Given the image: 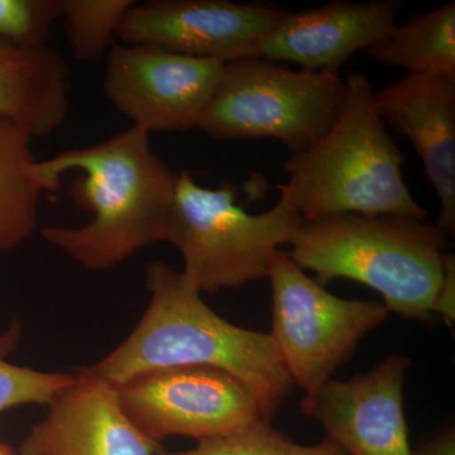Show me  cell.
Listing matches in <instances>:
<instances>
[{
    "label": "cell",
    "instance_id": "cell-1",
    "mask_svg": "<svg viewBox=\"0 0 455 455\" xmlns=\"http://www.w3.org/2000/svg\"><path fill=\"white\" fill-rule=\"evenodd\" d=\"M80 171L74 199L92 214L83 227H46L44 241L90 271H106L140 248L164 242L179 173L152 151L148 132L132 127L99 145L32 161L42 191L57 193L61 176Z\"/></svg>",
    "mask_w": 455,
    "mask_h": 455
},
{
    "label": "cell",
    "instance_id": "cell-2",
    "mask_svg": "<svg viewBox=\"0 0 455 455\" xmlns=\"http://www.w3.org/2000/svg\"><path fill=\"white\" fill-rule=\"evenodd\" d=\"M151 301L130 337L85 372L116 386L163 368L202 366L235 376L274 418L293 388L269 333L227 322L204 302L202 292L164 260L149 263Z\"/></svg>",
    "mask_w": 455,
    "mask_h": 455
},
{
    "label": "cell",
    "instance_id": "cell-3",
    "mask_svg": "<svg viewBox=\"0 0 455 455\" xmlns=\"http://www.w3.org/2000/svg\"><path fill=\"white\" fill-rule=\"evenodd\" d=\"M339 118L317 145L290 155L281 202L302 220L333 214L405 215L427 220L403 176L405 156L377 112L372 83L361 71L344 77Z\"/></svg>",
    "mask_w": 455,
    "mask_h": 455
},
{
    "label": "cell",
    "instance_id": "cell-4",
    "mask_svg": "<svg viewBox=\"0 0 455 455\" xmlns=\"http://www.w3.org/2000/svg\"><path fill=\"white\" fill-rule=\"evenodd\" d=\"M293 262L325 286L337 278L366 284L392 313L434 322L448 236L436 224L405 215L333 214L304 220Z\"/></svg>",
    "mask_w": 455,
    "mask_h": 455
},
{
    "label": "cell",
    "instance_id": "cell-5",
    "mask_svg": "<svg viewBox=\"0 0 455 455\" xmlns=\"http://www.w3.org/2000/svg\"><path fill=\"white\" fill-rule=\"evenodd\" d=\"M304 220L278 200L250 214L236 204L232 185L202 187L179 173L166 238L184 259L182 274L200 292L241 289L267 277L281 245L291 244Z\"/></svg>",
    "mask_w": 455,
    "mask_h": 455
},
{
    "label": "cell",
    "instance_id": "cell-6",
    "mask_svg": "<svg viewBox=\"0 0 455 455\" xmlns=\"http://www.w3.org/2000/svg\"><path fill=\"white\" fill-rule=\"evenodd\" d=\"M346 97L340 74L291 70L259 57L224 66L223 76L199 123L220 140H277L301 154L334 127Z\"/></svg>",
    "mask_w": 455,
    "mask_h": 455
},
{
    "label": "cell",
    "instance_id": "cell-7",
    "mask_svg": "<svg viewBox=\"0 0 455 455\" xmlns=\"http://www.w3.org/2000/svg\"><path fill=\"white\" fill-rule=\"evenodd\" d=\"M272 340L293 385L309 394L355 355L359 341L387 319L379 301L338 298L278 250L267 275Z\"/></svg>",
    "mask_w": 455,
    "mask_h": 455
},
{
    "label": "cell",
    "instance_id": "cell-8",
    "mask_svg": "<svg viewBox=\"0 0 455 455\" xmlns=\"http://www.w3.org/2000/svg\"><path fill=\"white\" fill-rule=\"evenodd\" d=\"M114 387L124 414L157 444L170 436L211 442L274 419L245 383L217 368H163Z\"/></svg>",
    "mask_w": 455,
    "mask_h": 455
},
{
    "label": "cell",
    "instance_id": "cell-9",
    "mask_svg": "<svg viewBox=\"0 0 455 455\" xmlns=\"http://www.w3.org/2000/svg\"><path fill=\"white\" fill-rule=\"evenodd\" d=\"M106 59L108 100L148 133L199 127L226 66L149 44H114Z\"/></svg>",
    "mask_w": 455,
    "mask_h": 455
},
{
    "label": "cell",
    "instance_id": "cell-10",
    "mask_svg": "<svg viewBox=\"0 0 455 455\" xmlns=\"http://www.w3.org/2000/svg\"><path fill=\"white\" fill-rule=\"evenodd\" d=\"M289 12L230 0H151L132 5L118 37L227 65L256 57L260 40Z\"/></svg>",
    "mask_w": 455,
    "mask_h": 455
},
{
    "label": "cell",
    "instance_id": "cell-11",
    "mask_svg": "<svg viewBox=\"0 0 455 455\" xmlns=\"http://www.w3.org/2000/svg\"><path fill=\"white\" fill-rule=\"evenodd\" d=\"M410 366L406 355H390L348 381L329 379L305 395L301 414L349 455H411L403 400Z\"/></svg>",
    "mask_w": 455,
    "mask_h": 455
},
{
    "label": "cell",
    "instance_id": "cell-12",
    "mask_svg": "<svg viewBox=\"0 0 455 455\" xmlns=\"http://www.w3.org/2000/svg\"><path fill=\"white\" fill-rule=\"evenodd\" d=\"M403 7L400 0H335L300 13L289 12L260 40L256 57L339 74L347 60L396 27Z\"/></svg>",
    "mask_w": 455,
    "mask_h": 455
},
{
    "label": "cell",
    "instance_id": "cell-13",
    "mask_svg": "<svg viewBox=\"0 0 455 455\" xmlns=\"http://www.w3.org/2000/svg\"><path fill=\"white\" fill-rule=\"evenodd\" d=\"M33 425L20 455H157L163 445L147 438L119 405L116 387L82 370L53 397Z\"/></svg>",
    "mask_w": 455,
    "mask_h": 455
},
{
    "label": "cell",
    "instance_id": "cell-14",
    "mask_svg": "<svg viewBox=\"0 0 455 455\" xmlns=\"http://www.w3.org/2000/svg\"><path fill=\"white\" fill-rule=\"evenodd\" d=\"M386 127L405 137L424 164L439 200L436 226L455 235V80L406 75L374 92Z\"/></svg>",
    "mask_w": 455,
    "mask_h": 455
},
{
    "label": "cell",
    "instance_id": "cell-15",
    "mask_svg": "<svg viewBox=\"0 0 455 455\" xmlns=\"http://www.w3.org/2000/svg\"><path fill=\"white\" fill-rule=\"evenodd\" d=\"M68 64L55 50L0 40V118L20 123L33 139L49 136L68 118Z\"/></svg>",
    "mask_w": 455,
    "mask_h": 455
},
{
    "label": "cell",
    "instance_id": "cell-16",
    "mask_svg": "<svg viewBox=\"0 0 455 455\" xmlns=\"http://www.w3.org/2000/svg\"><path fill=\"white\" fill-rule=\"evenodd\" d=\"M368 59L407 75L455 80V2L415 14L366 50Z\"/></svg>",
    "mask_w": 455,
    "mask_h": 455
},
{
    "label": "cell",
    "instance_id": "cell-17",
    "mask_svg": "<svg viewBox=\"0 0 455 455\" xmlns=\"http://www.w3.org/2000/svg\"><path fill=\"white\" fill-rule=\"evenodd\" d=\"M32 140L20 123L0 118V252L23 243L37 226L42 190L28 173Z\"/></svg>",
    "mask_w": 455,
    "mask_h": 455
},
{
    "label": "cell",
    "instance_id": "cell-18",
    "mask_svg": "<svg viewBox=\"0 0 455 455\" xmlns=\"http://www.w3.org/2000/svg\"><path fill=\"white\" fill-rule=\"evenodd\" d=\"M132 5L133 0H62L66 38L75 57L86 62L107 57Z\"/></svg>",
    "mask_w": 455,
    "mask_h": 455
},
{
    "label": "cell",
    "instance_id": "cell-19",
    "mask_svg": "<svg viewBox=\"0 0 455 455\" xmlns=\"http://www.w3.org/2000/svg\"><path fill=\"white\" fill-rule=\"evenodd\" d=\"M18 338L17 325L0 337V414L17 406L49 405L56 395L76 379V372H40L5 362Z\"/></svg>",
    "mask_w": 455,
    "mask_h": 455
},
{
    "label": "cell",
    "instance_id": "cell-20",
    "mask_svg": "<svg viewBox=\"0 0 455 455\" xmlns=\"http://www.w3.org/2000/svg\"><path fill=\"white\" fill-rule=\"evenodd\" d=\"M157 455H349L331 439L316 445H301L271 424H260L224 438L199 443L190 451H161Z\"/></svg>",
    "mask_w": 455,
    "mask_h": 455
},
{
    "label": "cell",
    "instance_id": "cell-21",
    "mask_svg": "<svg viewBox=\"0 0 455 455\" xmlns=\"http://www.w3.org/2000/svg\"><path fill=\"white\" fill-rule=\"evenodd\" d=\"M61 17L62 0H0V40L20 49H44Z\"/></svg>",
    "mask_w": 455,
    "mask_h": 455
},
{
    "label": "cell",
    "instance_id": "cell-22",
    "mask_svg": "<svg viewBox=\"0 0 455 455\" xmlns=\"http://www.w3.org/2000/svg\"><path fill=\"white\" fill-rule=\"evenodd\" d=\"M433 313L439 314L445 320L449 328L455 323V257L447 253L444 260V272L440 283L438 293L433 305Z\"/></svg>",
    "mask_w": 455,
    "mask_h": 455
},
{
    "label": "cell",
    "instance_id": "cell-23",
    "mask_svg": "<svg viewBox=\"0 0 455 455\" xmlns=\"http://www.w3.org/2000/svg\"><path fill=\"white\" fill-rule=\"evenodd\" d=\"M411 455H455L454 427H445L427 436L412 449Z\"/></svg>",
    "mask_w": 455,
    "mask_h": 455
},
{
    "label": "cell",
    "instance_id": "cell-24",
    "mask_svg": "<svg viewBox=\"0 0 455 455\" xmlns=\"http://www.w3.org/2000/svg\"><path fill=\"white\" fill-rule=\"evenodd\" d=\"M0 455H18L13 448L9 447L7 443L0 442Z\"/></svg>",
    "mask_w": 455,
    "mask_h": 455
}]
</instances>
